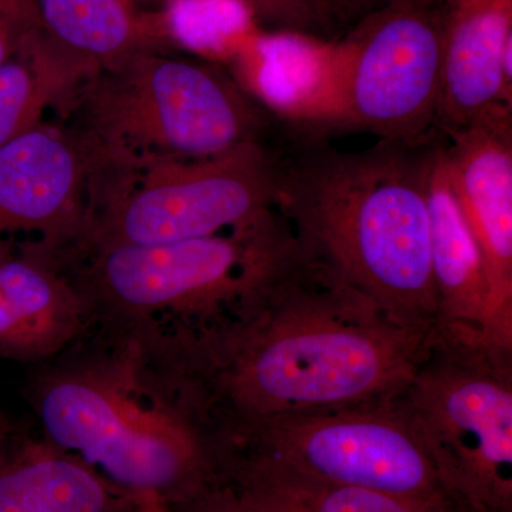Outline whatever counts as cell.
Instances as JSON below:
<instances>
[{
    "instance_id": "1",
    "label": "cell",
    "mask_w": 512,
    "mask_h": 512,
    "mask_svg": "<svg viewBox=\"0 0 512 512\" xmlns=\"http://www.w3.org/2000/svg\"><path fill=\"white\" fill-rule=\"evenodd\" d=\"M301 245L244 319L201 338L148 342L220 441L248 424L399 397L436 343Z\"/></svg>"
},
{
    "instance_id": "2",
    "label": "cell",
    "mask_w": 512,
    "mask_h": 512,
    "mask_svg": "<svg viewBox=\"0 0 512 512\" xmlns=\"http://www.w3.org/2000/svg\"><path fill=\"white\" fill-rule=\"evenodd\" d=\"M29 376L37 433L124 493L175 507L221 481L210 421L137 336L96 325Z\"/></svg>"
},
{
    "instance_id": "3",
    "label": "cell",
    "mask_w": 512,
    "mask_h": 512,
    "mask_svg": "<svg viewBox=\"0 0 512 512\" xmlns=\"http://www.w3.org/2000/svg\"><path fill=\"white\" fill-rule=\"evenodd\" d=\"M441 133L343 151L322 138L278 153L275 207L303 251L407 325L436 328L429 178Z\"/></svg>"
},
{
    "instance_id": "4",
    "label": "cell",
    "mask_w": 512,
    "mask_h": 512,
    "mask_svg": "<svg viewBox=\"0 0 512 512\" xmlns=\"http://www.w3.org/2000/svg\"><path fill=\"white\" fill-rule=\"evenodd\" d=\"M298 249L274 207L210 237L73 248L63 261L96 325L180 342L244 319Z\"/></svg>"
},
{
    "instance_id": "5",
    "label": "cell",
    "mask_w": 512,
    "mask_h": 512,
    "mask_svg": "<svg viewBox=\"0 0 512 512\" xmlns=\"http://www.w3.org/2000/svg\"><path fill=\"white\" fill-rule=\"evenodd\" d=\"M92 167L202 160L268 143L278 117L228 72L150 50L100 70L55 107Z\"/></svg>"
},
{
    "instance_id": "6",
    "label": "cell",
    "mask_w": 512,
    "mask_h": 512,
    "mask_svg": "<svg viewBox=\"0 0 512 512\" xmlns=\"http://www.w3.org/2000/svg\"><path fill=\"white\" fill-rule=\"evenodd\" d=\"M278 151L242 144L202 160L92 168L89 222L77 247L150 245L221 234L275 207Z\"/></svg>"
},
{
    "instance_id": "7",
    "label": "cell",
    "mask_w": 512,
    "mask_h": 512,
    "mask_svg": "<svg viewBox=\"0 0 512 512\" xmlns=\"http://www.w3.org/2000/svg\"><path fill=\"white\" fill-rule=\"evenodd\" d=\"M399 399L453 507L512 512V352L437 336Z\"/></svg>"
},
{
    "instance_id": "8",
    "label": "cell",
    "mask_w": 512,
    "mask_h": 512,
    "mask_svg": "<svg viewBox=\"0 0 512 512\" xmlns=\"http://www.w3.org/2000/svg\"><path fill=\"white\" fill-rule=\"evenodd\" d=\"M220 444L221 478L231 468L259 467L319 483L447 498L399 397L269 417Z\"/></svg>"
},
{
    "instance_id": "9",
    "label": "cell",
    "mask_w": 512,
    "mask_h": 512,
    "mask_svg": "<svg viewBox=\"0 0 512 512\" xmlns=\"http://www.w3.org/2000/svg\"><path fill=\"white\" fill-rule=\"evenodd\" d=\"M340 103L377 140L434 130L444 64V0H399L343 36Z\"/></svg>"
},
{
    "instance_id": "10",
    "label": "cell",
    "mask_w": 512,
    "mask_h": 512,
    "mask_svg": "<svg viewBox=\"0 0 512 512\" xmlns=\"http://www.w3.org/2000/svg\"><path fill=\"white\" fill-rule=\"evenodd\" d=\"M89 154L62 123H40L0 148V238H28L64 251L87 231Z\"/></svg>"
},
{
    "instance_id": "11",
    "label": "cell",
    "mask_w": 512,
    "mask_h": 512,
    "mask_svg": "<svg viewBox=\"0 0 512 512\" xmlns=\"http://www.w3.org/2000/svg\"><path fill=\"white\" fill-rule=\"evenodd\" d=\"M444 138L451 183L487 269L491 345L512 352V104H494Z\"/></svg>"
},
{
    "instance_id": "12",
    "label": "cell",
    "mask_w": 512,
    "mask_h": 512,
    "mask_svg": "<svg viewBox=\"0 0 512 512\" xmlns=\"http://www.w3.org/2000/svg\"><path fill=\"white\" fill-rule=\"evenodd\" d=\"M444 144L446 138L441 133L429 178L436 332L440 339L493 348L487 269L451 183Z\"/></svg>"
},
{
    "instance_id": "13",
    "label": "cell",
    "mask_w": 512,
    "mask_h": 512,
    "mask_svg": "<svg viewBox=\"0 0 512 512\" xmlns=\"http://www.w3.org/2000/svg\"><path fill=\"white\" fill-rule=\"evenodd\" d=\"M511 45L512 0H444L436 130H460L494 104H512L503 77V57Z\"/></svg>"
},
{
    "instance_id": "14",
    "label": "cell",
    "mask_w": 512,
    "mask_h": 512,
    "mask_svg": "<svg viewBox=\"0 0 512 512\" xmlns=\"http://www.w3.org/2000/svg\"><path fill=\"white\" fill-rule=\"evenodd\" d=\"M137 503L39 433L19 431L0 456V512H134Z\"/></svg>"
},
{
    "instance_id": "15",
    "label": "cell",
    "mask_w": 512,
    "mask_h": 512,
    "mask_svg": "<svg viewBox=\"0 0 512 512\" xmlns=\"http://www.w3.org/2000/svg\"><path fill=\"white\" fill-rule=\"evenodd\" d=\"M40 29L90 74L164 50V16L144 0H35Z\"/></svg>"
},
{
    "instance_id": "16",
    "label": "cell",
    "mask_w": 512,
    "mask_h": 512,
    "mask_svg": "<svg viewBox=\"0 0 512 512\" xmlns=\"http://www.w3.org/2000/svg\"><path fill=\"white\" fill-rule=\"evenodd\" d=\"M222 481L251 498L268 512H451L448 498H416L319 483L282 471L235 467Z\"/></svg>"
},
{
    "instance_id": "17",
    "label": "cell",
    "mask_w": 512,
    "mask_h": 512,
    "mask_svg": "<svg viewBox=\"0 0 512 512\" xmlns=\"http://www.w3.org/2000/svg\"><path fill=\"white\" fill-rule=\"evenodd\" d=\"M92 76L50 42L42 29L0 64V148L42 123L80 83Z\"/></svg>"
},
{
    "instance_id": "18",
    "label": "cell",
    "mask_w": 512,
    "mask_h": 512,
    "mask_svg": "<svg viewBox=\"0 0 512 512\" xmlns=\"http://www.w3.org/2000/svg\"><path fill=\"white\" fill-rule=\"evenodd\" d=\"M319 40L340 39L360 22L399 0H306Z\"/></svg>"
},
{
    "instance_id": "19",
    "label": "cell",
    "mask_w": 512,
    "mask_h": 512,
    "mask_svg": "<svg viewBox=\"0 0 512 512\" xmlns=\"http://www.w3.org/2000/svg\"><path fill=\"white\" fill-rule=\"evenodd\" d=\"M146 2V0H144ZM266 29L316 39L306 0H237Z\"/></svg>"
},
{
    "instance_id": "20",
    "label": "cell",
    "mask_w": 512,
    "mask_h": 512,
    "mask_svg": "<svg viewBox=\"0 0 512 512\" xmlns=\"http://www.w3.org/2000/svg\"><path fill=\"white\" fill-rule=\"evenodd\" d=\"M40 29L35 0H0V64Z\"/></svg>"
},
{
    "instance_id": "21",
    "label": "cell",
    "mask_w": 512,
    "mask_h": 512,
    "mask_svg": "<svg viewBox=\"0 0 512 512\" xmlns=\"http://www.w3.org/2000/svg\"><path fill=\"white\" fill-rule=\"evenodd\" d=\"M174 512H268L225 481H217L187 503L171 507Z\"/></svg>"
},
{
    "instance_id": "22",
    "label": "cell",
    "mask_w": 512,
    "mask_h": 512,
    "mask_svg": "<svg viewBox=\"0 0 512 512\" xmlns=\"http://www.w3.org/2000/svg\"><path fill=\"white\" fill-rule=\"evenodd\" d=\"M18 434L19 430L15 429V426L10 423L6 414L0 409V456L8 450Z\"/></svg>"
},
{
    "instance_id": "23",
    "label": "cell",
    "mask_w": 512,
    "mask_h": 512,
    "mask_svg": "<svg viewBox=\"0 0 512 512\" xmlns=\"http://www.w3.org/2000/svg\"><path fill=\"white\" fill-rule=\"evenodd\" d=\"M134 512H174L170 505L163 503L160 498L153 495H143L138 498L136 511Z\"/></svg>"
},
{
    "instance_id": "24",
    "label": "cell",
    "mask_w": 512,
    "mask_h": 512,
    "mask_svg": "<svg viewBox=\"0 0 512 512\" xmlns=\"http://www.w3.org/2000/svg\"><path fill=\"white\" fill-rule=\"evenodd\" d=\"M451 512H468V511L458 510V508L453 507V511H451Z\"/></svg>"
}]
</instances>
